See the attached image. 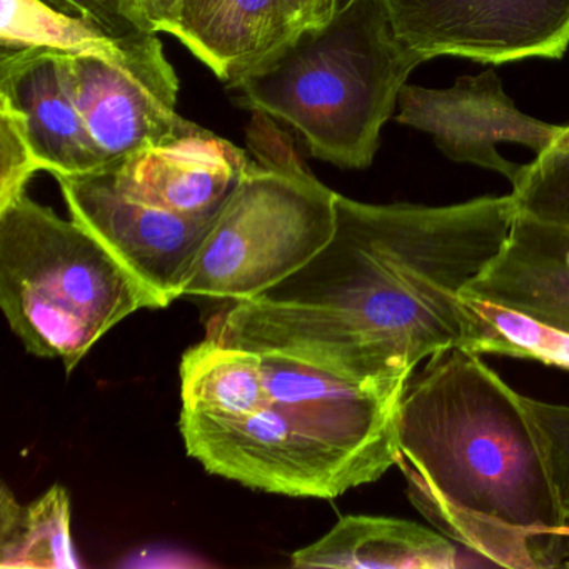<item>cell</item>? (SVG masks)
Wrapping results in <instances>:
<instances>
[{
    "mask_svg": "<svg viewBox=\"0 0 569 569\" xmlns=\"http://www.w3.org/2000/svg\"><path fill=\"white\" fill-rule=\"evenodd\" d=\"M516 214L569 229V142H558L525 164L512 186Z\"/></svg>",
    "mask_w": 569,
    "mask_h": 569,
    "instance_id": "ffe728a7",
    "label": "cell"
},
{
    "mask_svg": "<svg viewBox=\"0 0 569 569\" xmlns=\"http://www.w3.org/2000/svg\"><path fill=\"white\" fill-rule=\"evenodd\" d=\"M295 31L325 24L338 11L339 0H281Z\"/></svg>",
    "mask_w": 569,
    "mask_h": 569,
    "instance_id": "484cf974",
    "label": "cell"
},
{
    "mask_svg": "<svg viewBox=\"0 0 569 569\" xmlns=\"http://www.w3.org/2000/svg\"><path fill=\"white\" fill-rule=\"evenodd\" d=\"M396 428L409 499L442 535L492 566L565 568L545 446L525 396L481 355H432L402 391Z\"/></svg>",
    "mask_w": 569,
    "mask_h": 569,
    "instance_id": "7a4b0ae2",
    "label": "cell"
},
{
    "mask_svg": "<svg viewBox=\"0 0 569 569\" xmlns=\"http://www.w3.org/2000/svg\"><path fill=\"white\" fill-rule=\"evenodd\" d=\"M485 332L482 355L529 359L569 371V332L518 309L462 292Z\"/></svg>",
    "mask_w": 569,
    "mask_h": 569,
    "instance_id": "d6986e66",
    "label": "cell"
},
{
    "mask_svg": "<svg viewBox=\"0 0 569 569\" xmlns=\"http://www.w3.org/2000/svg\"><path fill=\"white\" fill-rule=\"evenodd\" d=\"M465 292L569 332V229L516 214L501 254Z\"/></svg>",
    "mask_w": 569,
    "mask_h": 569,
    "instance_id": "4fadbf2b",
    "label": "cell"
},
{
    "mask_svg": "<svg viewBox=\"0 0 569 569\" xmlns=\"http://www.w3.org/2000/svg\"><path fill=\"white\" fill-rule=\"evenodd\" d=\"M72 14L82 16L89 21L101 26L109 34L122 36L141 32L126 19L121 0H51Z\"/></svg>",
    "mask_w": 569,
    "mask_h": 569,
    "instance_id": "cb8c5ba5",
    "label": "cell"
},
{
    "mask_svg": "<svg viewBox=\"0 0 569 569\" xmlns=\"http://www.w3.org/2000/svg\"><path fill=\"white\" fill-rule=\"evenodd\" d=\"M558 142H569V126L562 128L561 136L558 138Z\"/></svg>",
    "mask_w": 569,
    "mask_h": 569,
    "instance_id": "4316f807",
    "label": "cell"
},
{
    "mask_svg": "<svg viewBox=\"0 0 569 569\" xmlns=\"http://www.w3.org/2000/svg\"><path fill=\"white\" fill-rule=\"evenodd\" d=\"M0 308L26 351L72 372L114 326L161 305L88 229L26 192L0 211Z\"/></svg>",
    "mask_w": 569,
    "mask_h": 569,
    "instance_id": "5b68a950",
    "label": "cell"
},
{
    "mask_svg": "<svg viewBox=\"0 0 569 569\" xmlns=\"http://www.w3.org/2000/svg\"><path fill=\"white\" fill-rule=\"evenodd\" d=\"M252 166L241 148L196 124L108 168L118 191L131 201L186 218H211L224 209Z\"/></svg>",
    "mask_w": 569,
    "mask_h": 569,
    "instance_id": "8fae6325",
    "label": "cell"
},
{
    "mask_svg": "<svg viewBox=\"0 0 569 569\" xmlns=\"http://www.w3.org/2000/svg\"><path fill=\"white\" fill-rule=\"evenodd\" d=\"M184 412L238 419L254 415L268 401L259 352L204 338L181 359Z\"/></svg>",
    "mask_w": 569,
    "mask_h": 569,
    "instance_id": "2e32d148",
    "label": "cell"
},
{
    "mask_svg": "<svg viewBox=\"0 0 569 569\" xmlns=\"http://www.w3.org/2000/svg\"><path fill=\"white\" fill-rule=\"evenodd\" d=\"M248 144L258 164L268 168H295L302 164L292 148L291 139L264 112L254 111L248 129Z\"/></svg>",
    "mask_w": 569,
    "mask_h": 569,
    "instance_id": "603a6c76",
    "label": "cell"
},
{
    "mask_svg": "<svg viewBox=\"0 0 569 569\" xmlns=\"http://www.w3.org/2000/svg\"><path fill=\"white\" fill-rule=\"evenodd\" d=\"M261 356L268 401L254 415L181 411L188 455L206 471L272 495L335 499L398 465L401 396L288 356Z\"/></svg>",
    "mask_w": 569,
    "mask_h": 569,
    "instance_id": "3957f363",
    "label": "cell"
},
{
    "mask_svg": "<svg viewBox=\"0 0 569 569\" xmlns=\"http://www.w3.org/2000/svg\"><path fill=\"white\" fill-rule=\"evenodd\" d=\"M129 36V34H128ZM128 36L108 31L51 0H2L0 51L51 49L64 54L111 56Z\"/></svg>",
    "mask_w": 569,
    "mask_h": 569,
    "instance_id": "ac0fdd59",
    "label": "cell"
},
{
    "mask_svg": "<svg viewBox=\"0 0 569 569\" xmlns=\"http://www.w3.org/2000/svg\"><path fill=\"white\" fill-rule=\"evenodd\" d=\"M295 32L281 0H179L169 34L229 88Z\"/></svg>",
    "mask_w": 569,
    "mask_h": 569,
    "instance_id": "5bb4252c",
    "label": "cell"
},
{
    "mask_svg": "<svg viewBox=\"0 0 569 569\" xmlns=\"http://www.w3.org/2000/svg\"><path fill=\"white\" fill-rule=\"evenodd\" d=\"M515 218L511 194L451 206L338 194L328 246L262 295L222 306L206 338L401 396L422 359L482 355V325L462 292L501 254Z\"/></svg>",
    "mask_w": 569,
    "mask_h": 569,
    "instance_id": "6da1fadb",
    "label": "cell"
},
{
    "mask_svg": "<svg viewBox=\"0 0 569 569\" xmlns=\"http://www.w3.org/2000/svg\"><path fill=\"white\" fill-rule=\"evenodd\" d=\"M64 58L76 106L106 168L194 128L176 111L179 79L158 34L132 32L111 58Z\"/></svg>",
    "mask_w": 569,
    "mask_h": 569,
    "instance_id": "52a82bcc",
    "label": "cell"
},
{
    "mask_svg": "<svg viewBox=\"0 0 569 569\" xmlns=\"http://www.w3.org/2000/svg\"><path fill=\"white\" fill-rule=\"evenodd\" d=\"M396 32L429 59L481 64L561 59L569 0H382Z\"/></svg>",
    "mask_w": 569,
    "mask_h": 569,
    "instance_id": "ba28073f",
    "label": "cell"
},
{
    "mask_svg": "<svg viewBox=\"0 0 569 569\" xmlns=\"http://www.w3.org/2000/svg\"><path fill=\"white\" fill-rule=\"evenodd\" d=\"M399 109L396 121L431 134L446 158L499 172L511 186L518 184L525 164L502 158L496 144L516 142L541 154L562 132V126L522 114L492 69L462 76L449 89L406 84L399 94Z\"/></svg>",
    "mask_w": 569,
    "mask_h": 569,
    "instance_id": "30bf717a",
    "label": "cell"
},
{
    "mask_svg": "<svg viewBox=\"0 0 569 569\" xmlns=\"http://www.w3.org/2000/svg\"><path fill=\"white\" fill-rule=\"evenodd\" d=\"M336 201L305 164L254 162L206 238L184 296L246 301L284 281L331 241Z\"/></svg>",
    "mask_w": 569,
    "mask_h": 569,
    "instance_id": "8992f818",
    "label": "cell"
},
{
    "mask_svg": "<svg viewBox=\"0 0 569 569\" xmlns=\"http://www.w3.org/2000/svg\"><path fill=\"white\" fill-rule=\"evenodd\" d=\"M71 218L88 229L162 308L184 296L196 259L218 216L186 218L131 201L109 168L59 176Z\"/></svg>",
    "mask_w": 569,
    "mask_h": 569,
    "instance_id": "9c48e42d",
    "label": "cell"
},
{
    "mask_svg": "<svg viewBox=\"0 0 569 569\" xmlns=\"http://www.w3.org/2000/svg\"><path fill=\"white\" fill-rule=\"evenodd\" d=\"M121 6L126 19L138 31L169 34L178 14L179 0H121Z\"/></svg>",
    "mask_w": 569,
    "mask_h": 569,
    "instance_id": "d4e9b609",
    "label": "cell"
},
{
    "mask_svg": "<svg viewBox=\"0 0 569 569\" xmlns=\"http://www.w3.org/2000/svg\"><path fill=\"white\" fill-rule=\"evenodd\" d=\"M426 61L396 32L382 0H346L329 21L296 31L229 89L251 111L295 128L312 158L366 169L409 76Z\"/></svg>",
    "mask_w": 569,
    "mask_h": 569,
    "instance_id": "277c9868",
    "label": "cell"
},
{
    "mask_svg": "<svg viewBox=\"0 0 569 569\" xmlns=\"http://www.w3.org/2000/svg\"><path fill=\"white\" fill-rule=\"evenodd\" d=\"M0 106L18 119L42 171L59 178L106 168L76 106L64 52L0 51Z\"/></svg>",
    "mask_w": 569,
    "mask_h": 569,
    "instance_id": "7c38bea8",
    "label": "cell"
},
{
    "mask_svg": "<svg viewBox=\"0 0 569 569\" xmlns=\"http://www.w3.org/2000/svg\"><path fill=\"white\" fill-rule=\"evenodd\" d=\"M525 402L545 446L552 479L558 489L565 518L561 531L566 545L565 568H569V406L552 405L528 396H525Z\"/></svg>",
    "mask_w": 569,
    "mask_h": 569,
    "instance_id": "44dd1931",
    "label": "cell"
},
{
    "mask_svg": "<svg viewBox=\"0 0 569 569\" xmlns=\"http://www.w3.org/2000/svg\"><path fill=\"white\" fill-rule=\"evenodd\" d=\"M71 536V502L56 485L22 506L8 485L0 496V568H78Z\"/></svg>",
    "mask_w": 569,
    "mask_h": 569,
    "instance_id": "e0dca14e",
    "label": "cell"
},
{
    "mask_svg": "<svg viewBox=\"0 0 569 569\" xmlns=\"http://www.w3.org/2000/svg\"><path fill=\"white\" fill-rule=\"evenodd\" d=\"M295 568L455 569L452 539L408 519L345 516L328 535L291 555Z\"/></svg>",
    "mask_w": 569,
    "mask_h": 569,
    "instance_id": "9a60e30c",
    "label": "cell"
},
{
    "mask_svg": "<svg viewBox=\"0 0 569 569\" xmlns=\"http://www.w3.org/2000/svg\"><path fill=\"white\" fill-rule=\"evenodd\" d=\"M42 171L16 116L0 106V211L28 192L36 172Z\"/></svg>",
    "mask_w": 569,
    "mask_h": 569,
    "instance_id": "7402d4cb",
    "label": "cell"
}]
</instances>
